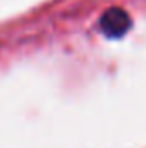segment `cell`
Listing matches in <instances>:
<instances>
[{
  "label": "cell",
  "mask_w": 146,
  "mask_h": 148,
  "mask_svg": "<svg viewBox=\"0 0 146 148\" xmlns=\"http://www.w3.org/2000/svg\"><path fill=\"white\" fill-rule=\"evenodd\" d=\"M131 17L120 7H112L103 12L100 19V29L108 38H120L131 29Z\"/></svg>",
  "instance_id": "obj_1"
}]
</instances>
